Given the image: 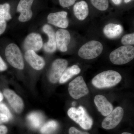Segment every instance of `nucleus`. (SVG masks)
Wrapping results in <instances>:
<instances>
[{
    "mask_svg": "<svg viewBox=\"0 0 134 134\" xmlns=\"http://www.w3.org/2000/svg\"><path fill=\"white\" fill-rule=\"evenodd\" d=\"M122 79L121 75L114 70H107L101 72L94 77L92 83L99 89L110 88L119 83Z\"/></svg>",
    "mask_w": 134,
    "mask_h": 134,
    "instance_id": "f257e3e1",
    "label": "nucleus"
},
{
    "mask_svg": "<svg viewBox=\"0 0 134 134\" xmlns=\"http://www.w3.org/2000/svg\"><path fill=\"white\" fill-rule=\"evenodd\" d=\"M111 62L116 65L126 64L134 58V47L132 46H123L113 50L109 56Z\"/></svg>",
    "mask_w": 134,
    "mask_h": 134,
    "instance_id": "f03ea898",
    "label": "nucleus"
},
{
    "mask_svg": "<svg viewBox=\"0 0 134 134\" xmlns=\"http://www.w3.org/2000/svg\"><path fill=\"white\" fill-rule=\"evenodd\" d=\"M69 117L78 124L82 128L86 130L90 129L93 124V121L82 106L77 109L71 107L68 111Z\"/></svg>",
    "mask_w": 134,
    "mask_h": 134,
    "instance_id": "7ed1b4c3",
    "label": "nucleus"
},
{
    "mask_svg": "<svg viewBox=\"0 0 134 134\" xmlns=\"http://www.w3.org/2000/svg\"><path fill=\"white\" fill-rule=\"evenodd\" d=\"M103 49V45L100 42L92 40L82 46L78 51V55L84 59H92L100 55Z\"/></svg>",
    "mask_w": 134,
    "mask_h": 134,
    "instance_id": "20e7f679",
    "label": "nucleus"
},
{
    "mask_svg": "<svg viewBox=\"0 0 134 134\" xmlns=\"http://www.w3.org/2000/svg\"><path fill=\"white\" fill-rule=\"evenodd\" d=\"M5 53L8 62L11 66L17 69H23L24 62L21 52L16 44H9L5 49Z\"/></svg>",
    "mask_w": 134,
    "mask_h": 134,
    "instance_id": "39448f33",
    "label": "nucleus"
},
{
    "mask_svg": "<svg viewBox=\"0 0 134 134\" xmlns=\"http://www.w3.org/2000/svg\"><path fill=\"white\" fill-rule=\"evenodd\" d=\"M69 92L70 96L77 99L89 93V90L83 77L79 76L70 82L69 85Z\"/></svg>",
    "mask_w": 134,
    "mask_h": 134,
    "instance_id": "423d86ee",
    "label": "nucleus"
},
{
    "mask_svg": "<svg viewBox=\"0 0 134 134\" xmlns=\"http://www.w3.org/2000/svg\"><path fill=\"white\" fill-rule=\"evenodd\" d=\"M124 115V110L120 107H118L113 110L102 123L103 128L106 130L113 129L119 124Z\"/></svg>",
    "mask_w": 134,
    "mask_h": 134,
    "instance_id": "0eeeda50",
    "label": "nucleus"
},
{
    "mask_svg": "<svg viewBox=\"0 0 134 134\" xmlns=\"http://www.w3.org/2000/svg\"><path fill=\"white\" fill-rule=\"evenodd\" d=\"M68 62L64 59H56L53 63L49 74V81L55 83L59 81L63 72L66 69Z\"/></svg>",
    "mask_w": 134,
    "mask_h": 134,
    "instance_id": "6e6552de",
    "label": "nucleus"
},
{
    "mask_svg": "<svg viewBox=\"0 0 134 134\" xmlns=\"http://www.w3.org/2000/svg\"><path fill=\"white\" fill-rule=\"evenodd\" d=\"M67 15L68 13L65 11L50 13L47 16V21L48 23L54 26L66 29L69 24Z\"/></svg>",
    "mask_w": 134,
    "mask_h": 134,
    "instance_id": "1a4fd4ad",
    "label": "nucleus"
},
{
    "mask_svg": "<svg viewBox=\"0 0 134 134\" xmlns=\"http://www.w3.org/2000/svg\"><path fill=\"white\" fill-rule=\"evenodd\" d=\"M34 0H21L19 1L17 8V11L20 12L19 17L20 21H28L31 19L32 12L31 7Z\"/></svg>",
    "mask_w": 134,
    "mask_h": 134,
    "instance_id": "9d476101",
    "label": "nucleus"
},
{
    "mask_svg": "<svg viewBox=\"0 0 134 134\" xmlns=\"http://www.w3.org/2000/svg\"><path fill=\"white\" fill-rule=\"evenodd\" d=\"M55 37L57 48L63 52L67 51L71 40L69 32L64 29H59L55 34Z\"/></svg>",
    "mask_w": 134,
    "mask_h": 134,
    "instance_id": "9b49d317",
    "label": "nucleus"
},
{
    "mask_svg": "<svg viewBox=\"0 0 134 134\" xmlns=\"http://www.w3.org/2000/svg\"><path fill=\"white\" fill-rule=\"evenodd\" d=\"M3 94L14 110L16 113L21 112L24 107L23 101L21 98L14 92L8 89L5 90Z\"/></svg>",
    "mask_w": 134,
    "mask_h": 134,
    "instance_id": "f8f14e48",
    "label": "nucleus"
},
{
    "mask_svg": "<svg viewBox=\"0 0 134 134\" xmlns=\"http://www.w3.org/2000/svg\"><path fill=\"white\" fill-rule=\"evenodd\" d=\"M43 46L41 36L36 33H31L27 36L25 40L24 47L25 50L37 52L41 49Z\"/></svg>",
    "mask_w": 134,
    "mask_h": 134,
    "instance_id": "ddd939ff",
    "label": "nucleus"
},
{
    "mask_svg": "<svg viewBox=\"0 0 134 134\" xmlns=\"http://www.w3.org/2000/svg\"><path fill=\"white\" fill-rule=\"evenodd\" d=\"M25 58L30 65L37 70L42 69L45 65L44 59L37 55L33 50H27L25 54Z\"/></svg>",
    "mask_w": 134,
    "mask_h": 134,
    "instance_id": "4468645a",
    "label": "nucleus"
},
{
    "mask_svg": "<svg viewBox=\"0 0 134 134\" xmlns=\"http://www.w3.org/2000/svg\"><path fill=\"white\" fill-rule=\"evenodd\" d=\"M94 102L98 110L103 116H107L113 110L112 104L105 96L97 95L94 98Z\"/></svg>",
    "mask_w": 134,
    "mask_h": 134,
    "instance_id": "2eb2a0df",
    "label": "nucleus"
},
{
    "mask_svg": "<svg viewBox=\"0 0 134 134\" xmlns=\"http://www.w3.org/2000/svg\"><path fill=\"white\" fill-rule=\"evenodd\" d=\"M43 31L48 36V42L45 43L44 46V50L46 52L53 53L57 49L55 34L52 27L48 24H46L43 26Z\"/></svg>",
    "mask_w": 134,
    "mask_h": 134,
    "instance_id": "dca6fc26",
    "label": "nucleus"
},
{
    "mask_svg": "<svg viewBox=\"0 0 134 134\" xmlns=\"http://www.w3.org/2000/svg\"><path fill=\"white\" fill-rule=\"evenodd\" d=\"M123 30V28L121 25L113 23L107 25L103 29L105 35L110 39L116 38L119 37Z\"/></svg>",
    "mask_w": 134,
    "mask_h": 134,
    "instance_id": "f3484780",
    "label": "nucleus"
},
{
    "mask_svg": "<svg viewBox=\"0 0 134 134\" xmlns=\"http://www.w3.org/2000/svg\"><path fill=\"white\" fill-rule=\"evenodd\" d=\"M75 15L80 21L85 20L89 14V8L88 4L84 1L76 3L74 7Z\"/></svg>",
    "mask_w": 134,
    "mask_h": 134,
    "instance_id": "a211bd4d",
    "label": "nucleus"
},
{
    "mask_svg": "<svg viewBox=\"0 0 134 134\" xmlns=\"http://www.w3.org/2000/svg\"><path fill=\"white\" fill-rule=\"evenodd\" d=\"M27 120L32 128L37 129L43 125L44 117L41 113L37 112L31 113L27 116Z\"/></svg>",
    "mask_w": 134,
    "mask_h": 134,
    "instance_id": "6ab92c4d",
    "label": "nucleus"
},
{
    "mask_svg": "<svg viewBox=\"0 0 134 134\" xmlns=\"http://www.w3.org/2000/svg\"><path fill=\"white\" fill-rule=\"evenodd\" d=\"M81 71V69L77 65H74L65 69L60 78L59 83H63L66 82L74 76L79 74Z\"/></svg>",
    "mask_w": 134,
    "mask_h": 134,
    "instance_id": "aec40b11",
    "label": "nucleus"
},
{
    "mask_svg": "<svg viewBox=\"0 0 134 134\" xmlns=\"http://www.w3.org/2000/svg\"><path fill=\"white\" fill-rule=\"evenodd\" d=\"M58 123L56 121H50L41 127L40 132L42 134H52L58 129Z\"/></svg>",
    "mask_w": 134,
    "mask_h": 134,
    "instance_id": "412c9836",
    "label": "nucleus"
},
{
    "mask_svg": "<svg viewBox=\"0 0 134 134\" xmlns=\"http://www.w3.org/2000/svg\"><path fill=\"white\" fill-rule=\"evenodd\" d=\"M10 6L8 3L0 5V17L5 21H8L12 18L9 13Z\"/></svg>",
    "mask_w": 134,
    "mask_h": 134,
    "instance_id": "4be33fe9",
    "label": "nucleus"
},
{
    "mask_svg": "<svg viewBox=\"0 0 134 134\" xmlns=\"http://www.w3.org/2000/svg\"><path fill=\"white\" fill-rule=\"evenodd\" d=\"M92 4L97 9L104 11L108 9L109 6L108 0H90Z\"/></svg>",
    "mask_w": 134,
    "mask_h": 134,
    "instance_id": "5701e85b",
    "label": "nucleus"
},
{
    "mask_svg": "<svg viewBox=\"0 0 134 134\" xmlns=\"http://www.w3.org/2000/svg\"><path fill=\"white\" fill-rule=\"evenodd\" d=\"M121 42L124 46H131L134 44V34L125 35L121 39Z\"/></svg>",
    "mask_w": 134,
    "mask_h": 134,
    "instance_id": "b1692460",
    "label": "nucleus"
},
{
    "mask_svg": "<svg viewBox=\"0 0 134 134\" xmlns=\"http://www.w3.org/2000/svg\"><path fill=\"white\" fill-rule=\"evenodd\" d=\"M0 111L3 114L7 115L9 119H10L12 117L11 113L10 111L8 108L5 104L3 103H0Z\"/></svg>",
    "mask_w": 134,
    "mask_h": 134,
    "instance_id": "393cba45",
    "label": "nucleus"
},
{
    "mask_svg": "<svg viewBox=\"0 0 134 134\" xmlns=\"http://www.w3.org/2000/svg\"><path fill=\"white\" fill-rule=\"evenodd\" d=\"M76 0H59L60 5L63 7H69L74 5Z\"/></svg>",
    "mask_w": 134,
    "mask_h": 134,
    "instance_id": "a878e982",
    "label": "nucleus"
},
{
    "mask_svg": "<svg viewBox=\"0 0 134 134\" xmlns=\"http://www.w3.org/2000/svg\"><path fill=\"white\" fill-rule=\"evenodd\" d=\"M7 23L6 21L0 17V36L5 31Z\"/></svg>",
    "mask_w": 134,
    "mask_h": 134,
    "instance_id": "bb28decb",
    "label": "nucleus"
},
{
    "mask_svg": "<svg viewBox=\"0 0 134 134\" xmlns=\"http://www.w3.org/2000/svg\"><path fill=\"white\" fill-rule=\"evenodd\" d=\"M69 134H90L87 132H83L75 128L71 127L69 129Z\"/></svg>",
    "mask_w": 134,
    "mask_h": 134,
    "instance_id": "cd10ccee",
    "label": "nucleus"
},
{
    "mask_svg": "<svg viewBox=\"0 0 134 134\" xmlns=\"http://www.w3.org/2000/svg\"><path fill=\"white\" fill-rule=\"evenodd\" d=\"M7 69V65L0 56V71H5Z\"/></svg>",
    "mask_w": 134,
    "mask_h": 134,
    "instance_id": "c85d7f7f",
    "label": "nucleus"
},
{
    "mask_svg": "<svg viewBox=\"0 0 134 134\" xmlns=\"http://www.w3.org/2000/svg\"><path fill=\"white\" fill-rule=\"evenodd\" d=\"M9 119L8 117L3 113H0V124L3 122H8Z\"/></svg>",
    "mask_w": 134,
    "mask_h": 134,
    "instance_id": "c756f323",
    "label": "nucleus"
},
{
    "mask_svg": "<svg viewBox=\"0 0 134 134\" xmlns=\"http://www.w3.org/2000/svg\"><path fill=\"white\" fill-rule=\"evenodd\" d=\"M8 132L7 128L5 126H0V134H7Z\"/></svg>",
    "mask_w": 134,
    "mask_h": 134,
    "instance_id": "7c9ffc66",
    "label": "nucleus"
},
{
    "mask_svg": "<svg viewBox=\"0 0 134 134\" xmlns=\"http://www.w3.org/2000/svg\"><path fill=\"white\" fill-rule=\"evenodd\" d=\"M113 2L115 5H119L121 3L122 0H112Z\"/></svg>",
    "mask_w": 134,
    "mask_h": 134,
    "instance_id": "2f4dec72",
    "label": "nucleus"
},
{
    "mask_svg": "<svg viewBox=\"0 0 134 134\" xmlns=\"http://www.w3.org/2000/svg\"><path fill=\"white\" fill-rule=\"evenodd\" d=\"M3 96L2 93L0 92V102L3 100Z\"/></svg>",
    "mask_w": 134,
    "mask_h": 134,
    "instance_id": "473e14b6",
    "label": "nucleus"
},
{
    "mask_svg": "<svg viewBox=\"0 0 134 134\" xmlns=\"http://www.w3.org/2000/svg\"><path fill=\"white\" fill-rule=\"evenodd\" d=\"M131 1H132V0H125V2L126 3H127Z\"/></svg>",
    "mask_w": 134,
    "mask_h": 134,
    "instance_id": "72a5a7b5",
    "label": "nucleus"
},
{
    "mask_svg": "<svg viewBox=\"0 0 134 134\" xmlns=\"http://www.w3.org/2000/svg\"><path fill=\"white\" fill-rule=\"evenodd\" d=\"M132 134V133H128V132H124V133H122V134Z\"/></svg>",
    "mask_w": 134,
    "mask_h": 134,
    "instance_id": "f704fd0d",
    "label": "nucleus"
},
{
    "mask_svg": "<svg viewBox=\"0 0 134 134\" xmlns=\"http://www.w3.org/2000/svg\"><path fill=\"white\" fill-rule=\"evenodd\" d=\"M72 104H74V105H75V102H74V103H72Z\"/></svg>",
    "mask_w": 134,
    "mask_h": 134,
    "instance_id": "c9c22d12",
    "label": "nucleus"
}]
</instances>
